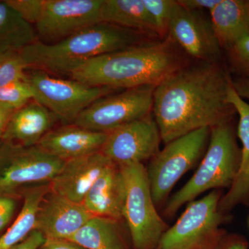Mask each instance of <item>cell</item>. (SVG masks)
Listing matches in <instances>:
<instances>
[{"instance_id":"cell-10","label":"cell","mask_w":249,"mask_h":249,"mask_svg":"<svg viewBox=\"0 0 249 249\" xmlns=\"http://www.w3.org/2000/svg\"><path fill=\"white\" fill-rule=\"evenodd\" d=\"M155 85H142L103 96L90 105L75 124L96 132H108L150 115Z\"/></svg>"},{"instance_id":"cell-38","label":"cell","mask_w":249,"mask_h":249,"mask_svg":"<svg viewBox=\"0 0 249 249\" xmlns=\"http://www.w3.org/2000/svg\"><path fill=\"white\" fill-rule=\"evenodd\" d=\"M1 142H0V143H1Z\"/></svg>"},{"instance_id":"cell-23","label":"cell","mask_w":249,"mask_h":249,"mask_svg":"<svg viewBox=\"0 0 249 249\" xmlns=\"http://www.w3.org/2000/svg\"><path fill=\"white\" fill-rule=\"evenodd\" d=\"M67 240L85 249H127L120 221L93 216Z\"/></svg>"},{"instance_id":"cell-3","label":"cell","mask_w":249,"mask_h":249,"mask_svg":"<svg viewBox=\"0 0 249 249\" xmlns=\"http://www.w3.org/2000/svg\"><path fill=\"white\" fill-rule=\"evenodd\" d=\"M141 33L101 22L54 44L37 42L22 51L28 70L70 74L91 59L144 43Z\"/></svg>"},{"instance_id":"cell-26","label":"cell","mask_w":249,"mask_h":249,"mask_svg":"<svg viewBox=\"0 0 249 249\" xmlns=\"http://www.w3.org/2000/svg\"><path fill=\"white\" fill-rule=\"evenodd\" d=\"M145 9L157 31V36L164 40L168 30L174 8L177 1L174 0H142Z\"/></svg>"},{"instance_id":"cell-16","label":"cell","mask_w":249,"mask_h":249,"mask_svg":"<svg viewBox=\"0 0 249 249\" xmlns=\"http://www.w3.org/2000/svg\"><path fill=\"white\" fill-rule=\"evenodd\" d=\"M107 137L106 132L67 124L49 131L37 145L46 153L65 161L101 152Z\"/></svg>"},{"instance_id":"cell-11","label":"cell","mask_w":249,"mask_h":249,"mask_svg":"<svg viewBox=\"0 0 249 249\" xmlns=\"http://www.w3.org/2000/svg\"><path fill=\"white\" fill-rule=\"evenodd\" d=\"M103 0H46L35 25L39 42L54 44L101 23Z\"/></svg>"},{"instance_id":"cell-19","label":"cell","mask_w":249,"mask_h":249,"mask_svg":"<svg viewBox=\"0 0 249 249\" xmlns=\"http://www.w3.org/2000/svg\"><path fill=\"white\" fill-rule=\"evenodd\" d=\"M58 121L52 111L34 100L15 111L1 142L22 146H35L53 129Z\"/></svg>"},{"instance_id":"cell-25","label":"cell","mask_w":249,"mask_h":249,"mask_svg":"<svg viewBox=\"0 0 249 249\" xmlns=\"http://www.w3.org/2000/svg\"><path fill=\"white\" fill-rule=\"evenodd\" d=\"M28 70L21 52H0V88L19 80H27Z\"/></svg>"},{"instance_id":"cell-22","label":"cell","mask_w":249,"mask_h":249,"mask_svg":"<svg viewBox=\"0 0 249 249\" xmlns=\"http://www.w3.org/2000/svg\"><path fill=\"white\" fill-rule=\"evenodd\" d=\"M50 191V183L28 188L22 193V209L11 227L0 236V249H11L35 229L36 215L41 202Z\"/></svg>"},{"instance_id":"cell-27","label":"cell","mask_w":249,"mask_h":249,"mask_svg":"<svg viewBox=\"0 0 249 249\" xmlns=\"http://www.w3.org/2000/svg\"><path fill=\"white\" fill-rule=\"evenodd\" d=\"M227 54V67L236 78L249 80V35L243 36L224 51Z\"/></svg>"},{"instance_id":"cell-6","label":"cell","mask_w":249,"mask_h":249,"mask_svg":"<svg viewBox=\"0 0 249 249\" xmlns=\"http://www.w3.org/2000/svg\"><path fill=\"white\" fill-rule=\"evenodd\" d=\"M126 187L123 219L127 224L134 249H155L168 230L152 198L143 163L120 166Z\"/></svg>"},{"instance_id":"cell-34","label":"cell","mask_w":249,"mask_h":249,"mask_svg":"<svg viewBox=\"0 0 249 249\" xmlns=\"http://www.w3.org/2000/svg\"><path fill=\"white\" fill-rule=\"evenodd\" d=\"M41 249H85L74 242L65 239H45Z\"/></svg>"},{"instance_id":"cell-5","label":"cell","mask_w":249,"mask_h":249,"mask_svg":"<svg viewBox=\"0 0 249 249\" xmlns=\"http://www.w3.org/2000/svg\"><path fill=\"white\" fill-rule=\"evenodd\" d=\"M222 190H214L187 206L183 214L160 237L155 249H213L225 229L222 224L232 219L219 210Z\"/></svg>"},{"instance_id":"cell-21","label":"cell","mask_w":249,"mask_h":249,"mask_svg":"<svg viewBox=\"0 0 249 249\" xmlns=\"http://www.w3.org/2000/svg\"><path fill=\"white\" fill-rule=\"evenodd\" d=\"M101 22L158 37L142 0H103Z\"/></svg>"},{"instance_id":"cell-33","label":"cell","mask_w":249,"mask_h":249,"mask_svg":"<svg viewBox=\"0 0 249 249\" xmlns=\"http://www.w3.org/2000/svg\"><path fill=\"white\" fill-rule=\"evenodd\" d=\"M45 242V236L42 232L34 229L20 243L11 249H38Z\"/></svg>"},{"instance_id":"cell-17","label":"cell","mask_w":249,"mask_h":249,"mask_svg":"<svg viewBox=\"0 0 249 249\" xmlns=\"http://www.w3.org/2000/svg\"><path fill=\"white\" fill-rule=\"evenodd\" d=\"M228 101L238 114L237 138L242 143L238 171L231 186L223 195L219 203V210L224 214H230L238 206H249V103L240 97L232 85Z\"/></svg>"},{"instance_id":"cell-13","label":"cell","mask_w":249,"mask_h":249,"mask_svg":"<svg viewBox=\"0 0 249 249\" xmlns=\"http://www.w3.org/2000/svg\"><path fill=\"white\" fill-rule=\"evenodd\" d=\"M160 129L152 114L108 132L101 152L119 166L151 160L160 149Z\"/></svg>"},{"instance_id":"cell-2","label":"cell","mask_w":249,"mask_h":249,"mask_svg":"<svg viewBox=\"0 0 249 249\" xmlns=\"http://www.w3.org/2000/svg\"><path fill=\"white\" fill-rule=\"evenodd\" d=\"M178 46L168 36L160 42H144L91 59L69 74L91 87L125 89L142 85L157 86L186 66Z\"/></svg>"},{"instance_id":"cell-24","label":"cell","mask_w":249,"mask_h":249,"mask_svg":"<svg viewBox=\"0 0 249 249\" xmlns=\"http://www.w3.org/2000/svg\"><path fill=\"white\" fill-rule=\"evenodd\" d=\"M38 41L36 28L6 1H0V52L18 51Z\"/></svg>"},{"instance_id":"cell-20","label":"cell","mask_w":249,"mask_h":249,"mask_svg":"<svg viewBox=\"0 0 249 249\" xmlns=\"http://www.w3.org/2000/svg\"><path fill=\"white\" fill-rule=\"evenodd\" d=\"M210 14L223 51L249 35V0H221Z\"/></svg>"},{"instance_id":"cell-7","label":"cell","mask_w":249,"mask_h":249,"mask_svg":"<svg viewBox=\"0 0 249 249\" xmlns=\"http://www.w3.org/2000/svg\"><path fill=\"white\" fill-rule=\"evenodd\" d=\"M210 132L211 129L205 127L178 137L150 160L146 171L156 206L166 201L175 183L203 157Z\"/></svg>"},{"instance_id":"cell-9","label":"cell","mask_w":249,"mask_h":249,"mask_svg":"<svg viewBox=\"0 0 249 249\" xmlns=\"http://www.w3.org/2000/svg\"><path fill=\"white\" fill-rule=\"evenodd\" d=\"M65 160L35 146L0 143V194L19 196L30 186L50 183Z\"/></svg>"},{"instance_id":"cell-29","label":"cell","mask_w":249,"mask_h":249,"mask_svg":"<svg viewBox=\"0 0 249 249\" xmlns=\"http://www.w3.org/2000/svg\"><path fill=\"white\" fill-rule=\"evenodd\" d=\"M29 24H37L42 16L46 0H5Z\"/></svg>"},{"instance_id":"cell-14","label":"cell","mask_w":249,"mask_h":249,"mask_svg":"<svg viewBox=\"0 0 249 249\" xmlns=\"http://www.w3.org/2000/svg\"><path fill=\"white\" fill-rule=\"evenodd\" d=\"M93 215L83 204L49 191L41 202L35 229L45 239L70 238Z\"/></svg>"},{"instance_id":"cell-15","label":"cell","mask_w":249,"mask_h":249,"mask_svg":"<svg viewBox=\"0 0 249 249\" xmlns=\"http://www.w3.org/2000/svg\"><path fill=\"white\" fill-rule=\"evenodd\" d=\"M112 163L101 152L65 160L50 183L51 191L82 204L93 183Z\"/></svg>"},{"instance_id":"cell-35","label":"cell","mask_w":249,"mask_h":249,"mask_svg":"<svg viewBox=\"0 0 249 249\" xmlns=\"http://www.w3.org/2000/svg\"><path fill=\"white\" fill-rule=\"evenodd\" d=\"M232 85L241 98L249 100V80L245 78H232Z\"/></svg>"},{"instance_id":"cell-30","label":"cell","mask_w":249,"mask_h":249,"mask_svg":"<svg viewBox=\"0 0 249 249\" xmlns=\"http://www.w3.org/2000/svg\"><path fill=\"white\" fill-rule=\"evenodd\" d=\"M18 196L0 194V233L7 227L17 207Z\"/></svg>"},{"instance_id":"cell-4","label":"cell","mask_w":249,"mask_h":249,"mask_svg":"<svg viewBox=\"0 0 249 249\" xmlns=\"http://www.w3.org/2000/svg\"><path fill=\"white\" fill-rule=\"evenodd\" d=\"M234 119L211 128L204 159L191 179L168 201L163 210L165 217H173L183 204L204 192L231 186L241 158Z\"/></svg>"},{"instance_id":"cell-8","label":"cell","mask_w":249,"mask_h":249,"mask_svg":"<svg viewBox=\"0 0 249 249\" xmlns=\"http://www.w3.org/2000/svg\"><path fill=\"white\" fill-rule=\"evenodd\" d=\"M27 80L34 101L45 106L65 124H74L78 116L99 98L123 90L89 86L78 80L56 78L37 70L27 73Z\"/></svg>"},{"instance_id":"cell-18","label":"cell","mask_w":249,"mask_h":249,"mask_svg":"<svg viewBox=\"0 0 249 249\" xmlns=\"http://www.w3.org/2000/svg\"><path fill=\"white\" fill-rule=\"evenodd\" d=\"M126 187L119 165L112 163L87 193L83 204L93 216L121 221L125 201Z\"/></svg>"},{"instance_id":"cell-28","label":"cell","mask_w":249,"mask_h":249,"mask_svg":"<svg viewBox=\"0 0 249 249\" xmlns=\"http://www.w3.org/2000/svg\"><path fill=\"white\" fill-rule=\"evenodd\" d=\"M34 100V93L27 80L0 88V104L11 110L17 111Z\"/></svg>"},{"instance_id":"cell-37","label":"cell","mask_w":249,"mask_h":249,"mask_svg":"<svg viewBox=\"0 0 249 249\" xmlns=\"http://www.w3.org/2000/svg\"></svg>"},{"instance_id":"cell-36","label":"cell","mask_w":249,"mask_h":249,"mask_svg":"<svg viewBox=\"0 0 249 249\" xmlns=\"http://www.w3.org/2000/svg\"><path fill=\"white\" fill-rule=\"evenodd\" d=\"M14 110L4 107L2 105L0 104V142H1L3 134L9 121L15 113Z\"/></svg>"},{"instance_id":"cell-1","label":"cell","mask_w":249,"mask_h":249,"mask_svg":"<svg viewBox=\"0 0 249 249\" xmlns=\"http://www.w3.org/2000/svg\"><path fill=\"white\" fill-rule=\"evenodd\" d=\"M232 85L224 62L186 65L162 80L155 87L152 107L162 142L234 119L237 113L228 101Z\"/></svg>"},{"instance_id":"cell-31","label":"cell","mask_w":249,"mask_h":249,"mask_svg":"<svg viewBox=\"0 0 249 249\" xmlns=\"http://www.w3.org/2000/svg\"><path fill=\"white\" fill-rule=\"evenodd\" d=\"M249 241L239 233L225 232L219 239L213 249H249Z\"/></svg>"},{"instance_id":"cell-32","label":"cell","mask_w":249,"mask_h":249,"mask_svg":"<svg viewBox=\"0 0 249 249\" xmlns=\"http://www.w3.org/2000/svg\"><path fill=\"white\" fill-rule=\"evenodd\" d=\"M221 0H178V3L184 7L185 9L191 11H203L204 10L214 9Z\"/></svg>"},{"instance_id":"cell-12","label":"cell","mask_w":249,"mask_h":249,"mask_svg":"<svg viewBox=\"0 0 249 249\" xmlns=\"http://www.w3.org/2000/svg\"><path fill=\"white\" fill-rule=\"evenodd\" d=\"M168 36L182 50L199 62L223 63L224 51L211 19L203 11L185 9L177 1Z\"/></svg>"}]
</instances>
